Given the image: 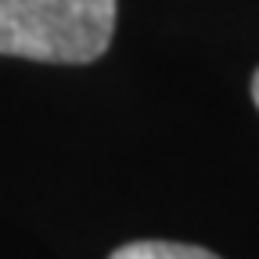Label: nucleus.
Here are the masks:
<instances>
[{"instance_id":"1","label":"nucleus","mask_w":259,"mask_h":259,"mask_svg":"<svg viewBox=\"0 0 259 259\" xmlns=\"http://www.w3.org/2000/svg\"><path fill=\"white\" fill-rule=\"evenodd\" d=\"M119 0H0V54L87 65L115 32Z\"/></svg>"},{"instance_id":"2","label":"nucleus","mask_w":259,"mask_h":259,"mask_svg":"<svg viewBox=\"0 0 259 259\" xmlns=\"http://www.w3.org/2000/svg\"><path fill=\"white\" fill-rule=\"evenodd\" d=\"M108 259H220L198 245H177V241H130L115 248Z\"/></svg>"},{"instance_id":"3","label":"nucleus","mask_w":259,"mask_h":259,"mask_svg":"<svg viewBox=\"0 0 259 259\" xmlns=\"http://www.w3.org/2000/svg\"><path fill=\"white\" fill-rule=\"evenodd\" d=\"M252 101H255V108H259V69H255V76H252Z\"/></svg>"}]
</instances>
